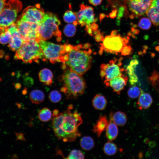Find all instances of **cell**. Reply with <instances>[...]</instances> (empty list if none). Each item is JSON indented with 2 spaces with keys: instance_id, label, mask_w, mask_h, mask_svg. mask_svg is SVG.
I'll return each mask as SVG.
<instances>
[{
  "instance_id": "obj_19",
  "label": "cell",
  "mask_w": 159,
  "mask_h": 159,
  "mask_svg": "<svg viewBox=\"0 0 159 159\" xmlns=\"http://www.w3.org/2000/svg\"><path fill=\"white\" fill-rule=\"evenodd\" d=\"M110 118L117 126H122L126 123L127 120V116L123 112L121 111H117L114 113L111 112Z\"/></svg>"
},
{
  "instance_id": "obj_18",
  "label": "cell",
  "mask_w": 159,
  "mask_h": 159,
  "mask_svg": "<svg viewBox=\"0 0 159 159\" xmlns=\"http://www.w3.org/2000/svg\"><path fill=\"white\" fill-rule=\"evenodd\" d=\"M139 62L138 60L134 59L130 61L127 67L126 71L129 77V82L132 85L136 84L138 81V77L135 72L137 66Z\"/></svg>"
},
{
  "instance_id": "obj_34",
  "label": "cell",
  "mask_w": 159,
  "mask_h": 159,
  "mask_svg": "<svg viewBox=\"0 0 159 159\" xmlns=\"http://www.w3.org/2000/svg\"><path fill=\"white\" fill-rule=\"evenodd\" d=\"M49 97L50 100L52 102L56 103L59 102L61 100L62 95L59 91L54 90L50 93Z\"/></svg>"
},
{
  "instance_id": "obj_28",
  "label": "cell",
  "mask_w": 159,
  "mask_h": 159,
  "mask_svg": "<svg viewBox=\"0 0 159 159\" xmlns=\"http://www.w3.org/2000/svg\"><path fill=\"white\" fill-rule=\"evenodd\" d=\"M103 150L106 155L111 156L115 155L117 153V148L115 143L111 141H108L104 144Z\"/></svg>"
},
{
  "instance_id": "obj_24",
  "label": "cell",
  "mask_w": 159,
  "mask_h": 159,
  "mask_svg": "<svg viewBox=\"0 0 159 159\" xmlns=\"http://www.w3.org/2000/svg\"><path fill=\"white\" fill-rule=\"evenodd\" d=\"M29 98L33 103L39 104L44 101V95L41 90H34L30 92Z\"/></svg>"
},
{
  "instance_id": "obj_7",
  "label": "cell",
  "mask_w": 159,
  "mask_h": 159,
  "mask_svg": "<svg viewBox=\"0 0 159 159\" xmlns=\"http://www.w3.org/2000/svg\"><path fill=\"white\" fill-rule=\"evenodd\" d=\"M38 43L46 59L53 64L59 62L64 63V57L67 53L64 44H57L44 40H40Z\"/></svg>"
},
{
  "instance_id": "obj_17",
  "label": "cell",
  "mask_w": 159,
  "mask_h": 159,
  "mask_svg": "<svg viewBox=\"0 0 159 159\" xmlns=\"http://www.w3.org/2000/svg\"><path fill=\"white\" fill-rule=\"evenodd\" d=\"M138 97L136 106L139 110L147 109L151 106L153 103L152 97L149 93L143 92Z\"/></svg>"
},
{
  "instance_id": "obj_30",
  "label": "cell",
  "mask_w": 159,
  "mask_h": 159,
  "mask_svg": "<svg viewBox=\"0 0 159 159\" xmlns=\"http://www.w3.org/2000/svg\"><path fill=\"white\" fill-rule=\"evenodd\" d=\"M143 91L138 87L134 85L130 87L127 92L128 96L131 99H135L139 97Z\"/></svg>"
},
{
  "instance_id": "obj_38",
  "label": "cell",
  "mask_w": 159,
  "mask_h": 159,
  "mask_svg": "<svg viewBox=\"0 0 159 159\" xmlns=\"http://www.w3.org/2000/svg\"><path fill=\"white\" fill-rule=\"evenodd\" d=\"M104 38L103 35L101 33H98L94 36L95 40L96 42H102Z\"/></svg>"
},
{
  "instance_id": "obj_6",
  "label": "cell",
  "mask_w": 159,
  "mask_h": 159,
  "mask_svg": "<svg viewBox=\"0 0 159 159\" xmlns=\"http://www.w3.org/2000/svg\"><path fill=\"white\" fill-rule=\"evenodd\" d=\"M22 7L19 0H9L0 13V33L7 29L16 20Z\"/></svg>"
},
{
  "instance_id": "obj_33",
  "label": "cell",
  "mask_w": 159,
  "mask_h": 159,
  "mask_svg": "<svg viewBox=\"0 0 159 159\" xmlns=\"http://www.w3.org/2000/svg\"><path fill=\"white\" fill-rule=\"evenodd\" d=\"M85 156L81 151L78 150H72L69 155L65 158L68 159H84Z\"/></svg>"
},
{
  "instance_id": "obj_12",
  "label": "cell",
  "mask_w": 159,
  "mask_h": 159,
  "mask_svg": "<svg viewBox=\"0 0 159 159\" xmlns=\"http://www.w3.org/2000/svg\"><path fill=\"white\" fill-rule=\"evenodd\" d=\"M44 14L40 5L37 4L35 6H29L26 8L23 11L20 19L23 21L40 24Z\"/></svg>"
},
{
  "instance_id": "obj_13",
  "label": "cell",
  "mask_w": 159,
  "mask_h": 159,
  "mask_svg": "<svg viewBox=\"0 0 159 159\" xmlns=\"http://www.w3.org/2000/svg\"><path fill=\"white\" fill-rule=\"evenodd\" d=\"M80 9L77 13L78 24L81 26L90 25L94 23L95 14L93 8L91 6L82 4L80 6Z\"/></svg>"
},
{
  "instance_id": "obj_5",
  "label": "cell",
  "mask_w": 159,
  "mask_h": 159,
  "mask_svg": "<svg viewBox=\"0 0 159 159\" xmlns=\"http://www.w3.org/2000/svg\"><path fill=\"white\" fill-rule=\"evenodd\" d=\"M43 58L46 60L39 43L35 40L24 41L22 45L16 51L14 56L16 60H22L25 63H31L33 61L37 62L38 60Z\"/></svg>"
},
{
  "instance_id": "obj_29",
  "label": "cell",
  "mask_w": 159,
  "mask_h": 159,
  "mask_svg": "<svg viewBox=\"0 0 159 159\" xmlns=\"http://www.w3.org/2000/svg\"><path fill=\"white\" fill-rule=\"evenodd\" d=\"M38 117L41 121L46 122L52 118V114L50 110L45 107L39 110L38 113Z\"/></svg>"
},
{
  "instance_id": "obj_23",
  "label": "cell",
  "mask_w": 159,
  "mask_h": 159,
  "mask_svg": "<svg viewBox=\"0 0 159 159\" xmlns=\"http://www.w3.org/2000/svg\"><path fill=\"white\" fill-rule=\"evenodd\" d=\"M11 36L8 47L12 51H17L20 48L24 41L21 38L19 34L11 35Z\"/></svg>"
},
{
  "instance_id": "obj_37",
  "label": "cell",
  "mask_w": 159,
  "mask_h": 159,
  "mask_svg": "<svg viewBox=\"0 0 159 159\" xmlns=\"http://www.w3.org/2000/svg\"><path fill=\"white\" fill-rule=\"evenodd\" d=\"M127 8L125 5L121 6L117 12V19L120 20L124 15V14L127 10Z\"/></svg>"
},
{
  "instance_id": "obj_39",
  "label": "cell",
  "mask_w": 159,
  "mask_h": 159,
  "mask_svg": "<svg viewBox=\"0 0 159 159\" xmlns=\"http://www.w3.org/2000/svg\"><path fill=\"white\" fill-rule=\"evenodd\" d=\"M16 137V140L25 141L26 139L24 137V134L21 133L15 132Z\"/></svg>"
},
{
  "instance_id": "obj_40",
  "label": "cell",
  "mask_w": 159,
  "mask_h": 159,
  "mask_svg": "<svg viewBox=\"0 0 159 159\" xmlns=\"http://www.w3.org/2000/svg\"><path fill=\"white\" fill-rule=\"evenodd\" d=\"M102 0H89V2L94 6H98L100 5Z\"/></svg>"
},
{
  "instance_id": "obj_20",
  "label": "cell",
  "mask_w": 159,
  "mask_h": 159,
  "mask_svg": "<svg viewBox=\"0 0 159 159\" xmlns=\"http://www.w3.org/2000/svg\"><path fill=\"white\" fill-rule=\"evenodd\" d=\"M105 130L106 137L108 141H112L116 138L118 132V128L117 125L110 118Z\"/></svg>"
},
{
  "instance_id": "obj_31",
  "label": "cell",
  "mask_w": 159,
  "mask_h": 159,
  "mask_svg": "<svg viewBox=\"0 0 159 159\" xmlns=\"http://www.w3.org/2000/svg\"><path fill=\"white\" fill-rule=\"evenodd\" d=\"M76 26L72 24L66 25L64 27L63 30L65 35L68 37H73L76 32Z\"/></svg>"
},
{
  "instance_id": "obj_14",
  "label": "cell",
  "mask_w": 159,
  "mask_h": 159,
  "mask_svg": "<svg viewBox=\"0 0 159 159\" xmlns=\"http://www.w3.org/2000/svg\"><path fill=\"white\" fill-rule=\"evenodd\" d=\"M128 80L127 77L123 74L110 80L104 83L107 86L112 88L113 92L120 94L125 88Z\"/></svg>"
},
{
  "instance_id": "obj_36",
  "label": "cell",
  "mask_w": 159,
  "mask_h": 159,
  "mask_svg": "<svg viewBox=\"0 0 159 159\" xmlns=\"http://www.w3.org/2000/svg\"><path fill=\"white\" fill-rule=\"evenodd\" d=\"M132 51V48L131 46L126 44L122 47L120 52L122 55L127 56L130 55Z\"/></svg>"
},
{
  "instance_id": "obj_35",
  "label": "cell",
  "mask_w": 159,
  "mask_h": 159,
  "mask_svg": "<svg viewBox=\"0 0 159 159\" xmlns=\"http://www.w3.org/2000/svg\"><path fill=\"white\" fill-rule=\"evenodd\" d=\"M12 37L11 34L7 29L0 33V43L5 44L9 42Z\"/></svg>"
},
{
  "instance_id": "obj_21",
  "label": "cell",
  "mask_w": 159,
  "mask_h": 159,
  "mask_svg": "<svg viewBox=\"0 0 159 159\" xmlns=\"http://www.w3.org/2000/svg\"><path fill=\"white\" fill-rule=\"evenodd\" d=\"M107 101L105 97L102 95L98 94L94 97L92 104L94 108L97 110H102L106 107Z\"/></svg>"
},
{
  "instance_id": "obj_26",
  "label": "cell",
  "mask_w": 159,
  "mask_h": 159,
  "mask_svg": "<svg viewBox=\"0 0 159 159\" xmlns=\"http://www.w3.org/2000/svg\"><path fill=\"white\" fill-rule=\"evenodd\" d=\"M148 80L151 86L159 93V72L154 69Z\"/></svg>"
},
{
  "instance_id": "obj_11",
  "label": "cell",
  "mask_w": 159,
  "mask_h": 159,
  "mask_svg": "<svg viewBox=\"0 0 159 159\" xmlns=\"http://www.w3.org/2000/svg\"><path fill=\"white\" fill-rule=\"evenodd\" d=\"M152 0H124L125 6L134 17L138 18L146 13Z\"/></svg>"
},
{
  "instance_id": "obj_10",
  "label": "cell",
  "mask_w": 159,
  "mask_h": 159,
  "mask_svg": "<svg viewBox=\"0 0 159 159\" xmlns=\"http://www.w3.org/2000/svg\"><path fill=\"white\" fill-rule=\"evenodd\" d=\"M21 38L24 41L33 40L40 41L39 33L40 24L24 21L20 19L16 23Z\"/></svg>"
},
{
  "instance_id": "obj_42",
  "label": "cell",
  "mask_w": 159,
  "mask_h": 159,
  "mask_svg": "<svg viewBox=\"0 0 159 159\" xmlns=\"http://www.w3.org/2000/svg\"><path fill=\"white\" fill-rule=\"evenodd\" d=\"M6 4V0H0V13L3 9Z\"/></svg>"
},
{
  "instance_id": "obj_1",
  "label": "cell",
  "mask_w": 159,
  "mask_h": 159,
  "mask_svg": "<svg viewBox=\"0 0 159 159\" xmlns=\"http://www.w3.org/2000/svg\"><path fill=\"white\" fill-rule=\"evenodd\" d=\"M73 105H70L62 112L53 111L52 126L55 135L64 142H72L81 135L78 127L83 120L77 110L72 112Z\"/></svg>"
},
{
  "instance_id": "obj_32",
  "label": "cell",
  "mask_w": 159,
  "mask_h": 159,
  "mask_svg": "<svg viewBox=\"0 0 159 159\" xmlns=\"http://www.w3.org/2000/svg\"><path fill=\"white\" fill-rule=\"evenodd\" d=\"M152 22L147 17H143L140 19L138 25L140 28L143 30H148L151 27Z\"/></svg>"
},
{
  "instance_id": "obj_47",
  "label": "cell",
  "mask_w": 159,
  "mask_h": 159,
  "mask_svg": "<svg viewBox=\"0 0 159 159\" xmlns=\"http://www.w3.org/2000/svg\"><path fill=\"white\" fill-rule=\"evenodd\" d=\"M100 33V31L98 30V29L93 30V36H94L96 34Z\"/></svg>"
},
{
  "instance_id": "obj_15",
  "label": "cell",
  "mask_w": 159,
  "mask_h": 159,
  "mask_svg": "<svg viewBox=\"0 0 159 159\" xmlns=\"http://www.w3.org/2000/svg\"><path fill=\"white\" fill-rule=\"evenodd\" d=\"M145 14L154 25L159 26V0H152Z\"/></svg>"
},
{
  "instance_id": "obj_3",
  "label": "cell",
  "mask_w": 159,
  "mask_h": 159,
  "mask_svg": "<svg viewBox=\"0 0 159 159\" xmlns=\"http://www.w3.org/2000/svg\"><path fill=\"white\" fill-rule=\"evenodd\" d=\"M62 78L63 84L61 91L64 93L67 98L75 99L84 94L86 86L81 75L66 68Z\"/></svg>"
},
{
  "instance_id": "obj_45",
  "label": "cell",
  "mask_w": 159,
  "mask_h": 159,
  "mask_svg": "<svg viewBox=\"0 0 159 159\" xmlns=\"http://www.w3.org/2000/svg\"><path fill=\"white\" fill-rule=\"evenodd\" d=\"M132 32L135 34H138L139 32V30L135 29L134 28L132 27L131 29Z\"/></svg>"
},
{
  "instance_id": "obj_2",
  "label": "cell",
  "mask_w": 159,
  "mask_h": 159,
  "mask_svg": "<svg viewBox=\"0 0 159 159\" xmlns=\"http://www.w3.org/2000/svg\"><path fill=\"white\" fill-rule=\"evenodd\" d=\"M84 49L82 44L72 46L67 52V61L63 63L65 65L66 68L80 75L85 74L90 68L92 61L91 49L89 48L87 51Z\"/></svg>"
},
{
  "instance_id": "obj_44",
  "label": "cell",
  "mask_w": 159,
  "mask_h": 159,
  "mask_svg": "<svg viewBox=\"0 0 159 159\" xmlns=\"http://www.w3.org/2000/svg\"><path fill=\"white\" fill-rule=\"evenodd\" d=\"M90 27L93 30H94L97 29L98 26L97 24L93 23L91 24Z\"/></svg>"
},
{
  "instance_id": "obj_50",
  "label": "cell",
  "mask_w": 159,
  "mask_h": 159,
  "mask_svg": "<svg viewBox=\"0 0 159 159\" xmlns=\"http://www.w3.org/2000/svg\"><path fill=\"white\" fill-rule=\"evenodd\" d=\"M155 50L159 52V45L155 47ZM158 62L159 64V59H158Z\"/></svg>"
},
{
  "instance_id": "obj_41",
  "label": "cell",
  "mask_w": 159,
  "mask_h": 159,
  "mask_svg": "<svg viewBox=\"0 0 159 159\" xmlns=\"http://www.w3.org/2000/svg\"><path fill=\"white\" fill-rule=\"evenodd\" d=\"M117 10L116 9L112 10L109 14L110 17L112 19H114L117 16Z\"/></svg>"
},
{
  "instance_id": "obj_43",
  "label": "cell",
  "mask_w": 159,
  "mask_h": 159,
  "mask_svg": "<svg viewBox=\"0 0 159 159\" xmlns=\"http://www.w3.org/2000/svg\"><path fill=\"white\" fill-rule=\"evenodd\" d=\"M85 30L88 34L91 36H93V30L90 28V26L87 28H85Z\"/></svg>"
},
{
  "instance_id": "obj_9",
  "label": "cell",
  "mask_w": 159,
  "mask_h": 159,
  "mask_svg": "<svg viewBox=\"0 0 159 159\" xmlns=\"http://www.w3.org/2000/svg\"><path fill=\"white\" fill-rule=\"evenodd\" d=\"M100 44L99 54L102 55L103 51L107 52L117 54L120 52L122 47L128 42L127 39L122 38L118 34L116 36L107 35Z\"/></svg>"
},
{
  "instance_id": "obj_48",
  "label": "cell",
  "mask_w": 159,
  "mask_h": 159,
  "mask_svg": "<svg viewBox=\"0 0 159 159\" xmlns=\"http://www.w3.org/2000/svg\"><path fill=\"white\" fill-rule=\"evenodd\" d=\"M106 16V15L102 13L100 14V21L102 20Z\"/></svg>"
},
{
  "instance_id": "obj_46",
  "label": "cell",
  "mask_w": 159,
  "mask_h": 159,
  "mask_svg": "<svg viewBox=\"0 0 159 159\" xmlns=\"http://www.w3.org/2000/svg\"><path fill=\"white\" fill-rule=\"evenodd\" d=\"M118 34V31L117 30H112L111 33L110 35L112 36H116Z\"/></svg>"
},
{
  "instance_id": "obj_49",
  "label": "cell",
  "mask_w": 159,
  "mask_h": 159,
  "mask_svg": "<svg viewBox=\"0 0 159 159\" xmlns=\"http://www.w3.org/2000/svg\"><path fill=\"white\" fill-rule=\"evenodd\" d=\"M21 85L19 83H16L15 85V88L17 89H19L21 87Z\"/></svg>"
},
{
  "instance_id": "obj_22",
  "label": "cell",
  "mask_w": 159,
  "mask_h": 159,
  "mask_svg": "<svg viewBox=\"0 0 159 159\" xmlns=\"http://www.w3.org/2000/svg\"><path fill=\"white\" fill-rule=\"evenodd\" d=\"M40 81L46 85L49 86L52 83L53 75L52 71L47 68H44L39 73Z\"/></svg>"
},
{
  "instance_id": "obj_16",
  "label": "cell",
  "mask_w": 159,
  "mask_h": 159,
  "mask_svg": "<svg viewBox=\"0 0 159 159\" xmlns=\"http://www.w3.org/2000/svg\"><path fill=\"white\" fill-rule=\"evenodd\" d=\"M109 121L105 115H100L93 126L92 131L99 137L102 132L105 130L108 125Z\"/></svg>"
},
{
  "instance_id": "obj_8",
  "label": "cell",
  "mask_w": 159,
  "mask_h": 159,
  "mask_svg": "<svg viewBox=\"0 0 159 159\" xmlns=\"http://www.w3.org/2000/svg\"><path fill=\"white\" fill-rule=\"evenodd\" d=\"M122 58H115L107 64H103L100 67V76L105 83L115 77L120 76L125 70L121 67Z\"/></svg>"
},
{
  "instance_id": "obj_4",
  "label": "cell",
  "mask_w": 159,
  "mask_h": 159,
  "mask_svg": "<svg viewBox=\"0 0 159 159\" xmlns=\"http://www.w3.org/2000/svg\"><path fill=\"white\" fill-rule=\"evenodd\" d=\"M60 24V21L56 14L50 12L45 13L39 25L40 40H46L55 36L57 37L58 41H60L62 34L59 29Z\"/></svg>"
},
{
  "instance_id": "obj_27",
  "label": "cell",
  "mask_w": 159,
  "mask_h": 159,
  "mask_svg": "<svg viewBox=\"0 0 159 159\" xmlns=\"http://www.w3.org/2000/svg\"><path fill=\"white\" fill-rule=\"evenodd\" d=\"M63 19L67 23L72 24L75 26L78 24L77 14L71 10H67L65 12Z\"/></svg>"
},
{
  "instance_id": "obj_25",
  "label": "cell",
  "mask_w": 159,
  "mask_h": 159,
  "mask_svg": "<svg viewBox=\"0 0 159 159\" xmlns=\"http://www.w3.org/2000/svg\"><path fill=\"white\" fill-rule=\"evenodd\" d=\"M80 143L82 149L87 151L91 150L95 145L94 139L89 136H85L82 137L80 140Z\"/></svg>"
}]
</instances>
